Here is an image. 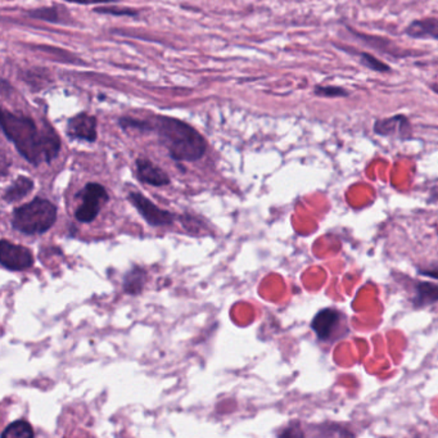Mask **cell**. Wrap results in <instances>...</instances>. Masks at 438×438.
<instances>
[{
	"label": "cell",
	"instance_id": "cell-2",
	"mask_svg": "<svg viewBox=\"0 0 438 438\" xmlns=\"http://www.w3.org/2000/svg\"><path fill=\"white\" fill-rule=\"evenodd\" d=\"M148 122L149 131L157 133L159 143L168 149L171 159L193 162L205 156L207 143L189 124L168 116H154Z\"/></svg>",
	"mask_w": 438,
	"mask_h": 438
},
{
	"label": "cell",
	"instance_id": "cell-6",
	"mask_svg": "<svg viewBox=\"0 0 438 438\" xmlns=\"http://www.w3.org/2000/svg\"><path fill=\"white\" fill-rule=\"evenodd\" d=\"M129 200L144 220L152 226H166L175 221V215L173 212L159 208L151 199L147 198L139 191H131L129 194Z\"/></svg>",
	"mask_w": 438,
	"mask_h": 438
},
{
	"label": "cell",
	"instance_id": "cell-20",
	"mask_svg": "<svg viewBox=\"0 0 438 438\" xmlns=\"http://www.w3.org/2000/svg\"><path fill=\"white\" fill-rule=\"evenodd\" d=\"M96 13H103V15H111V16H130L134 17L138 15L136 9L117 8V7H101V8L93 9Z\"/></svg>",
	"mask_w": 438,
	"mask_h": 438
},
{
	"label": "cell",
	"instance_id": "cell-10",
	"mask_svg": "<svg viewBox=\"0 0 438 438\" xmlns=\"http://www.w3.org/2000/svg\"><path fill=\"white\" fill-rule=\"evenodd\" d=\"M351 35L358 40V43L367 45V48L374 49L381 52L383 54L393 57V58H402V57L410 56L409 53H405V50L398 48L397 45H395L390 40L379 38V36H370V35H364L360 34L356 30H352L351 27H346Z\"/></svg>",
	"mask_w": 438,
	"mask_h": 438
},
{
	"label": "cell",
	"instance_id": "cell-7",
	"mask_svg": "<svg viewBox=\"0 0 438 438\" xmlns=\"http://www.w3.org/2000/svg\"><path fill=\"white\" fill-rule=\"evenodd\" d=\"M34 255L27 247L15 244L7 239L0 242V263L10 271L29 270L34 266Z\"/></svg>",
	"mask_w": 438,
	"mask_h": 438
},
{
	"label": "cell",
	"instance_id": "cell-15",
	"mask_svg": "<svg viewBox=\"0 0 438 438\" xmlns=\"http://www.w3.org/2000/svg\"><path fill=\"white\" fill-rule=\"evenodd\" d=\"M414 305L416 307L438 302V284L430 282H419L415 287Z\"/></svg>",
	"mask_w": 438,
	"mask_h": 438
},
{
	"label": "cell",
	"instance_id": "cell-13",
	"mask_svg": "<svg viewBox=\"0 0 438 438\" xmlns=\"http://www.w3.org/2000/svg\"><path fill=\"white\" fill-rule=\"evenodd\" d=\"M34 189V182L27 176H18L10 187L4 191L3 199L8 203H15L17 200L26 197Z\"/></svg>",
	"mask_w": 438,
	"mask_h": 438
},
{
	"label": "cell",
	"instance_id": "cell-3",
	"mask_svg": "<svg viewBox=\"0 0 438 438\" xmlns=\"http://www.w3.org/2000/svg\"><path fill=\"white\" fill-rule=\"evenodd\" d=\"M57 221V207L48 199L34 198L17 207L10 219L12 228L26 235H39L53 228Z\"/></svg>",
	"mask_w": 438,
	"mask_h": 438
},
{
	"label": "cell",
	"instance_id": "cell-5",
	"mask_svg": "<svg viewBox=\"0 0 438 438\" xmlns=\"http://www.w3.org/2000/svg\"><path fill=\"white\" fill-rule=\"evenodd\" d=\"M344 321L346 318L341 311L329 307L319 311L311 323V328L318 335L319 340L324 342H332L343 337L346 327Z\"/></svg>",
	"mask_w": 438,
	"mask_h": 438
},
{
	"label": "cell",
	"instance_id": "cell-18",
	"mask_svg": "<svg viewBox=\"0 0 438 438\" xmlns=\"http://www.w3.org/2000/svg\"><path fill=\"white\" fill-rule=\"evenodd\" d=\"M314 94L321 98H343L350 96V92L335 85H318L314 89Z\"/></svg>",
	"mask_w": 438,
	"mask_h": 438
},
{
	"label": "cell",
	"instance_id": "cell-9",
	"mask_svg": "<svg viewBox=\"0 0 438 438\" xmlns=\"http://www.w3.org/2000/svg\"><path fill=\"white\" fill-rule=\"evenodd\" d=\"M374 133L381 136H396L398 139H409L413 130L405 115H395L387 119H377Z\"/></svg>",
	"mask_w": 438,
	"mask_h": 438
},
{
	"label": "cell",
	"instance_id": "cell-14",
	"mask_svg": "<svg viewBox=\"0 0 438 438\" xmlns=\"http://www.w3.org/2000/svg\"><path fill=\"white\" fill-rule=\"evenodd\" d=\"M340 49L344 50L346 53H349L351 56L358 58V64H363L364 67H367V70H372L375 72H390V67L387 64L382 62L381 59H378L377 57L367 53V52H360L356 49L350 48V47H338Z\"/></svg>",
	"mask_w": 438,
	"mask_h": 438
},
{
	"label": "cell",
	"instance_id": "cell-12",
	"mask_svg": "<svg viewBox=\"0 0 438 438\" xmlns=\"http://www.w3.org/2000/svg\"><path fill=\"white\" fill-rule=\"evenodd\" d=\"M405 34L413 39L438 40V18L428 17L422 20H414L405 29Z\"/></svg>",
	"mask_w": 438,
	"mask_h": 438
},
{
	"label": "cell",
	"instance_id": "cell-4",
	"mask_svg": "<svg viewBox=\"0 0 438 438\" xmlns=\"http://www.w3.org/2000/svg\"><path fill=\"white\" fill-rule=\"evenodd\" d=\"M81 199L80 207L75 211V217L80 223H92L101 212L102 206L108 202L110 196L103 185L88 183L76 194Z\"/></svg>",
	"mask_w": 438,
	"mask_h": 438
},
{
	"label": "cell",
	"instance_id": "cell-8",
	"mask_svg": "<svg viewBox=\"0 0 438 438\" xmlns=\"http://www.w3.org/2000/svg\"><path fill=\"white\" fill-rule=\"evenodd\" d=\"M67 136L73 140L94 143L96 140V119L87 112H81L67 122Z\"/></svg>",
	"mask_w": 438,
	"mask_h": 438
},
{
	"label": "cell",
	"instance_id": "cell-11",
	"mask_svg": "<svg viewBox=\"0 0 438 438\" xmlns=\"http://www.w3.org/2000/svg\"><path fill=\"white\" fill-rule=\"evenodd\" d=\"M136 173L140 182L149 184L153 187H163L170 184V177L168 174L157 165L151 162L149 159H136Z\"/></svg>",
	"mask_w": 438,
	"mask_h": 438
},
{
	"label": "cell",
	"instance_id": "cell-1",
	"mask_svg": "<svg viewBox=\"0 0 438 438\" xmlns=\"http://www.w3.org/2000/svg\"><path fill=\"white\" fill-rule=\"evenodd\" d=\"M1 130L9 142L15 144L18 153L32 165L49 163L58 157L61 140L56 131L45 125L40 129L36 122L24 115H15L1 110Z\"/></svg>",
	"mask_w": 438,
	"mask_h": 438
},
{
	"label": "cell",
	"instance_id": "cell-22",
	"mask_svg": "<svg viewBox=\"0 0 438 438\" xmlns=\"http://www.w3.org/2000/svg\"><path fill=\"white\" fill-rule=\"evenodd\" d=\"M430 89H432V90H433V92H435L436 94H438V82H436V84H433V85H430Z\"/></svg>",
	"mask_w": 438,
	"mask_h": 438
},
{
	"label": "cell",
	"instance_id": "cell-19",
	"mask_svg": "<svg viewBox=\"0 0 438 438\" xmlns=\"http://www.w3.org/2000/svg\"><path fill=\"white\" fill-rule=\"evenodd\" d=\"M31 18H36V20H41V21H47V22H59V15L57 12L56 8H39L34 9L31 12L27 13Z\"/></svg>",
	"mask_w": 438,
	"mask_h": 438
},
{
	"label": "cell",
	"instance_id": "cell-21",
	"mask_svg": "<svg viewBox=\"0 0 438 438\" xmlns=\"http://www.w3.org/2000/svg\"><path fill=\"white\" fill-rule=\"evenodd\" d=\"M419 274L430 278L438 279V263H432L425 269H419Z\"/></svg>",
	"mask_w": 438,
	"mask_h": 438
},
{
	"label": "cell",
	"instance_id": "cell-17",
	"mask_svg": "<svg viewBox=\"0 0 438 438\" xmlns=\"http://www.w3.org/2000/svg\"><path fill=\"white\" fill-rule=\"evenodd\" d=\"M144 275H145V272L142 269H138V268L130 271L125 278V284H124L125 291L131 295L138 293L143 287Z\"/></svg>",
	"mask_w": 438,
	"mask_h": 438
},
{
	"label": "cell",
	"instance_id": "cell-16",
	"mask_svg": "<svg viewBox=\"0 0 438 438\" xmlns=\"http://www.w3.org/2000/svg\"><path fill=\"white\" fill-rule=\"evenodd\" d=\"M1 438H35L31 424L24 419L9 423L1 433Z\"/></svg>",
	"mask_w": 438,
	"mask_h": 438
}]
</instances>
